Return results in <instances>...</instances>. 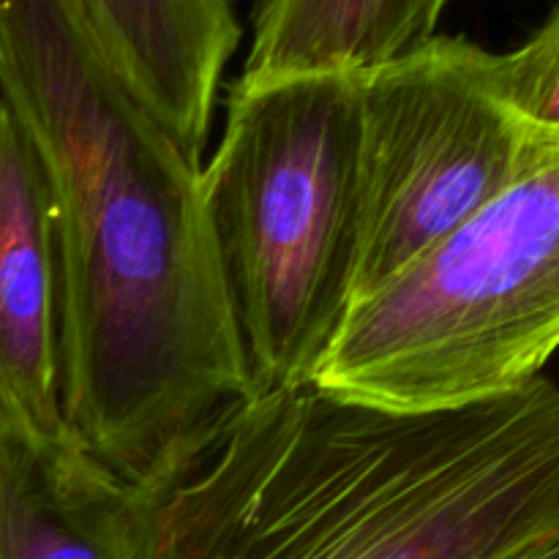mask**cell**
<instances>
[{"label": "cell", "mask_w": 559, "mask_h": 559, "mask_svg": "<svg viewBox=\"0 0 559 559\" xmlns=\"http://www.w3.org/2000/svg\"><path fill=\"white\" fill-rule=\"evenodd\" d=\"M145 506L80 445L38 453L0 420V559H136Z\"/></svg>", "instance_id": "ba28073f"}, {"label": "cell", "mask_w": 559, "mask_h": 559, "mask_svg": "<svg viewBox=\"0 0 559 559\" xmlns=\"http://www.w3.org/2000/svg\"><path fill=\"white\" fill-rule=\"evenodd\" d=\"M557 153L513 115L497 91L495 52L469 38L435 36L360 74L353 304L424 260Z\"/></svg>", "instance_id": "5b68a950"}, {"label": "cell", "mask_w": 559, "mask_h": 559, "mask_svg": "<svg viewBox=\"0 0 559 559\" xmlns=\"http://www.w3.org/2000/svg\"><path fill=\"white\" fill-rule=\"evenodd\" d=\"M495 82L513 115L559 147V0L522 47L495 52Z\"/></svg>", "instance_id": "30bf717a"}, {"label": "cell", "mask_w": 559, "mask_h": 559, "mask_svg": "<svg viewBox=\"0 0 559 559\" xmlns=\"http://www.w3.org/2000/svg\"><path fill=\"white\" fill-rule=\"evenodd\" d=\"M136 96L202 162L222 76L243 27L238 0H82Z\"/></svg>", "instance_id": "52a82bcc"}, {"label": "cell", "mask_w": 559, "mask_h": 559, "mask_svg": "<svg viewBox=\"0 0 559 559\" xmlns=\"http://www.w3.org/2000/svg\"><path fill=\"white\" fill-rule=\"evenodd\" d=\"M0 102L52 200L66 424L115 478L162 495L254 399L202 162L120 74L82 0H0Z\"/></svg>", "instance_id": "6da1fadb"}, {"label": "cell", "mask_w": 559, "mask_h": 559, "mask_svg": "<svg viewBox=\"0 0 559 559\" xmlns=\"http://www.w3.org/2000/svg\"><path fill=\"white\" fill-rule=\"evenodd\" d=\"M60 260L38 158L0 102V420L38 453L80 442L63 415Z\"/></svg>", "instance_id": "8992f818"}, {"label": "cell", "mask_w": 559, "mask_h": 559, "mask_svg": "<svg viewBox=\"0 0 559 559\" xmlns=\"http://www.w3.org/2000/svg\"><path fill=\"white\" fill-rule=\"evenodd\" d=\"M559 353V153L355 300L311 385L396 413L502 396Z\"/></svg>", "instance_id": "277c9868"}, {"label": "cell", "mask_w": 559, "mask_h": 559, "mask_svg": "<svg viewBox=\"0 0 559 559\" xmlns=\"http://www.w3.org/2000/svg\"><path fill=\"white\" fill-rule=\"evenodd\" d=\"M448 0H257L240 82L369 74L437 36Z\"/></svg>", "instance_id": "9c48e42d"}, {"label": "cell", "mask_w": 559, "mask_h": 559, "mask_svg": "<svg viewBox=\"0 0 559 559\" xmlns=\"http://www.w3.org/2000/svg\"><path fill=\"white\" fill-rule=\"evenodd\" d=\"M202 207L254 396L311 385L353 304L360 74L235 82Z\"/></svg>", "instance_id": "3957f363"}, {"label": "cell", "mask_w": 559, "mask_h": 559, "mask_svg": "<svg viewBox=\"0 0 559 559\" xmlns=\"http://www.w3.org/2000/svg\"><path fill=\"white\" fill-rule=\"evenodd\" d=\"M516 559H559V538L549 540V544H544V546H538V549L524 551V555L516 557Z\"/></svg>", "instance_id": "8fae6325"}, {"label": "cell", "mask_w": 559, "mask_h": 559, "mask_svg": "<svg viewBox=\"0 0 559 559\" xmlns=\"http://www.w3.org/2000/svg\"><path fill=\"white\" fill-rule=\"evenodd\" d=\"M559 538V385L396 413L254 396L147 497L136 559H516Z\"/></svg>", "instance_id": "7a4b0ae2"}]
</instances>
